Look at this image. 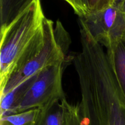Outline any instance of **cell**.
Here are the masks:
<instances>
[{"mask_svg":"<svg viewBox=\"0 0 125 125\" xmlns=\"http://www.w3.org/2000/svg\"><path fill=\"white\" fill-rule=\"evenodd\" d=\"M46 18L40 0H32L12 23L1 29L0 92L12 74L42 52L46 42Z\"/></svg>","mask_w":125,"mask_h":125,"instance_id":"obj_1","label":"cell"},{"mask_svg":"<svg viewBox=\"0 0 125 125\" xmlns=\"http://www.w3.org/2000/svg\"><path fill=\"white\" fill-rule=\"evenodd\" d=\"M78 78L83 125H125V103L109 66L87 68Z\"/></svg>","mask_w":125,"mask_h":125,"instance_id":"obj_2","label":"cell"},{"mask_svg":"<svg viewBox=\"0 0 125 125\" xmlns=\"http://www.w3.org/2000/svg\"><path fill=\"white\" fill-rule=\"evenodd\" d=\"M65 63L50 66L38 73L20 103L7 115L32 109L44 108L54 101L65 98L62 83Z\"/></svg>","mask_w":125,"mask_h":125,"instance_id":"obj_3","label":"cell"},{"mask_svg":"<svg viewBox=\"0 0 125 125\" xmlns=\"http://www.w3.org/2000/svg\"><path fill=\"white\" fill-rule=\"evenodd\" d=\"M46 42L42 52L35 58L28 62L21 69L12 74L3 90L0 92L2 97L19 86L33 76L47 67L67 61V52L61 45L55 32L54 23L46 18L45 23Z\"/></svg>","mask_w":125,"mask_h":125,"instance_id":"obj_4","label":"cell"},{"mask_svg":"<svg viewBox=\"0 0 125 125\" xmlns=\"http://www.w3.org/2000/svg\"><path fill=\"white\" fill-rule=\"evenodd\" d=\"M79 20L94 40L106 50L125 36V13L117 6L80 17Z\"/></svg>","mask_w":125,"mask_h":125,"instance_id":"obj_5","label":"cell"},{"mask_svg":"<svg viewBox=\"0 0 125 125\" xmlns=\"http://www.w3.org/2000/svg\"><path fill=\"white\" fill-rule=\"evenodd\" d=\"M111 68L125 103V36L106 50Z\"/></svg>","mask_w":125,"mask_h":125,"instance_id":"obj_6","label":"cell"},{"mask_svg":"<svg viewBox=\"0 0 125 125\" xmlns=\"http://www.w3.org/2000/svg\"><path fill=\"white\" fill-rule=\"evenodd\" d=\"M37 74L33 76L2 97L0 98L1 117L7 115L20 103L34 82Z\"/></svg>","mask_w":125,"mask_h":125,"instance_id":"obj_7","label":"cell"},{"mask_svg":"<svg viewBox=\"0 0 125 125\" xmlns=\"http://www.w3.org/2000/svg\"><path fill=\"white\" fill-rule=\"evenodd\" d=\"M32 0H0L1 29L6 28Z\"/></svg>","mask_w":125,"mask_h":125,"instance_id":"obj_8","label":"cell"},{"mask_svg":"<svg viewBox=\"0 0 125 125\" xmlns=\"http://www.w3.org/2000/svg\"><path fill=\"white\" fill-rule=\"evenodd\" d=\"M35 125H65L63 107L61 100L39 109Z\"/></svg>","mask_w":125,"mask_h":125,"instance_id":"obj_9","label":"cell"},{"mask_svg":"<svg viewBox=\"0 0 125 125\" xmlns=\"http://www.w3.org/2000/svg\"><path fill=\"white\" fill-rule=\"evenodd\" d=\"M39 110L34 108L21 113L1 117L0 125H35Z\"/></svg>","mask_w":125,"mask_h":125,"instance_id":"obj_10","label":"cell"},{"mask_svg":"<svg viewBox=\"0 0 125 125\" xmlns=\"http://www.w3.org/2000/svg\"><path fill=\"white\" fill-rule=\"evenodd\" d=\"M71 6L78 17H83L90 13L89 0H63Z\"/></svg>","mask_w":125,"mask_h":125,"instance_id":"obj_11","label":"cell"},{"mask_svg":"<svg viewBox=\"0 0 125 125\" xmlns=\"http://www.w3.org/2000/svg\"><path fill=\"white\" fill-rule=\"evenodd\" d=\"M114 6L115 0H89L90 13H96Z\"/></svg>","mask_w":125,"mask_h":125,"instance_id":"obj_12","label":"cell"},{"mask_svg":"<svg viewBox=\"0 0 125 125\" xmlns=\"http://www.w3.org/2000/svg\"><path fill=\"white\" fill-rule=\"evenodd\" d=\"M125 0H115V6H117L118 8L121 9L124 4Z\"/></svg>","mask_w":125,"mask_h":125,"instance_id":"obj_13","label":"cell"},{"mask_svg":"<svg viewBox=\"0 0 125 125\" xmlns=\"http://www.w3.org/2000/svg\"><path fill=\"white\" fill-rule=\"evenodd\" d=\"M121 9H122V10L123 11V12H125V2L124 4H123V6H122V8H121Z\"/></svg>","mask_w":125,"mask_h":125,"instance_id":"obj_14","label":"cell"}]
</instances>
